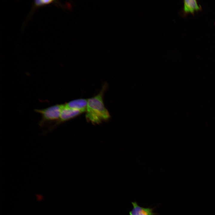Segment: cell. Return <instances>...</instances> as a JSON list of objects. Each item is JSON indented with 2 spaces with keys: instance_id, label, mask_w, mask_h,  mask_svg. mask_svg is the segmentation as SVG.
Segmentation results:
<instances>
[{
  "instance_id": "52a82bcc",
  "label": "cell",
  "mask_w": 215,
  "mask_h": 215,
  "mask_svg": "<svg viewBox=\"0 0 215 215\" xmlns=\"http://www.w3.org/2000/svg\"><path fill=\"white\" fill-rule=\"evenodd\" d=\"M54 1L52 0H35L34 1L33 8L49 4Z\"/></svg>"
},
{
  "instance_id": "3957f363",
  "label": "cell",
  "mask_w": 215,
  "mask_h": 215,
  "mask_svg": "<svg viewBox=\"0 0 215 215\" xmlns=\"http://www.w3.org/2000/svg\"><path fill=\"white\" fill-rule=\"evenodd\" d=\"M82 113L81 111L70 108L65 105L62 104L60 118L53 125L50 127V130H52L60 123L68 120Z\"/></svg>"
},
{
  "instance_id": "6da1fadb",
  "label": "cell",
  "mask_w": 215,
  "mask_h": 215,
  "mask_svg": "<svg viewBox=\"0 0 215 215\" xmlns=\"http://www.w3.org/2000/svg\"><path fill=\"white\" fill-rule=\"evenodd\" d=\"M103 89L98 94L87 99L86 117L93 123L98 124L108 119L110 115L103 102Z\"/></svg>"
},
{
  "instance_id": "8992f818",
  "label": "cell",
  "mask_w": 215,
  "mask_h": 215,
  "mask_svg": "<svg viewBox=\"0 0 215 215\" xmlns=\"http://www.w3.org/2000/svg\"><path fill=\"white\" fill-rule=\"evenodd\" d=\"M88 99H80L71 101L65 104L67 107L83 113L86 111Z\"/></svg>"
},
{
  "instance_id": "277c9868",
  "label": "cell",
  "mask_w": 215,
  "mask_h": 215,
  "mask_svg": "<svg viewBox=\"0 0 215 215\" xmlns=\"http://www.w3.org/2000/svg\"><path fill=\"white\" fill-rule=\"evenodd\" d=\"M183 1L184 5L180 14L183 16H186L189 13L194 15L195 11L202 10L201 6L198 4L196 0H185Z\"/></svg>"
},
{
  "instance_id": "5b68a950",
  "label": "cell",
  "mask_w": 215,
  "mask_h": 215,
  "mask_svg": "<svg viewBox=\"0 0 215 215\" xmlns=\"http://www.w3.org/2000/svg\"><path fill=\"white\" fill-rule=\"evenodd\" d=\"M133 206L132 210L129 212L130 215H156L158 214L153 212L156 207L144 208L139 206L135 201L132 202Z\"/></svg>"
},
{
  "instance_id": "7a4b0ae2",
  "label": "cell",
  "mask_w": 215,
  "mask_h": 215,
  "mask_svg": "<svg viewBox=\"0 0 215 215\" xmlns=\"http://www.w3.org/2000/svg\"><path fill=\"white\" fill-rule=\"evenodd\" d=\"M62 104L56 105L43 109H36L35 111L40 114L42 119L39 122V125L43 126L47 122H57L59 119Z\"/></svg>"
}]
</instances>
